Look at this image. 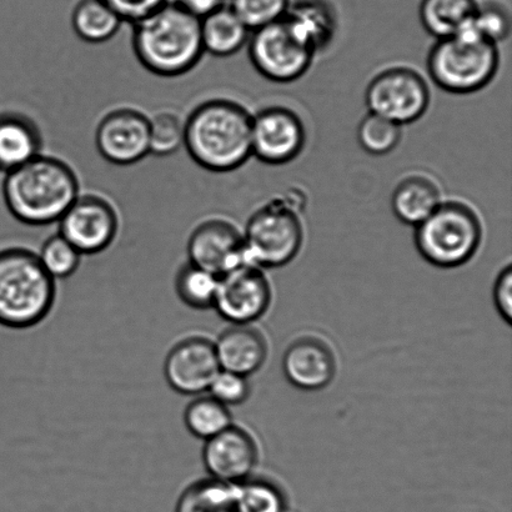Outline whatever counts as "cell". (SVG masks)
Segmentation results:
<instances>
[{"label": "cell", "instance_id": "6da1fadb", "mask_svg": "<svg viewBox=\"0 0 512 512\" xmlns=\"http://www.w3.org/2000/svg\"><path fill=\"white\" fill-rule=\"evenodd\" d=\"M252 120L233 100H208L185 119L184 148L208 172H234L252 157Z\"/></svg>", "mask_w": 512, "mask_h": 512}, {"label": "cell", "instance_id": "7a4b0ae2", "mask_svg": "<svg viewBox=\"0 0 512 512\" xmlns=\"http://www.w3.org/2000/svg\"><path fill=\"white\" fill-rule=\"evenodd\" d=\"M3 199L9 213L29 227L58 223L80 195L77 174L64 160L40 154L5 174Z\"/></svg>", "mask_w": 512, "mask_h": 512}, {"label": "cell", "instance_id": "3957f363", "mask_svg": "<svg viewBox=\"0 0 512 512\" xmlns=\"http://www.w3.org/2000/svg\"><path fill=\"white\" fill-rule=\"evenodd\" d=\"M132 45L139 63L163 78L192 72L205 54L200 19L173 2L133 24Z\"/></svg>", "mask_w": 512, "mask_h": 512}, {"label": "cell", "instance_id": "277c9868", "mask_svg": "<svg viewBox=\"0 0 512 512\" xmlns=\"http://www.w3.org/2000/svg\"><path fill=\"white\" fill-rule=\"evenodd\" d=\"M57 300V281L38 254L25 248L0 250V325L25 330L43 323Z\"/></svg>", "mask_w": 512, "mask_h": 512}, {"label": "cell", "instance_id": "5b68a950", "mask_svg": "<svg viewBox=\"0 0 512 512\" xmlns=\"http://www.w3.org/2000/svg\"><path fill=\"white\" fill-rule=\"evenodd\" d=\"M499 64L498 45L481 37L473 22L453 37L436 40L426 62L433 82L453 94H471L488 87Z\"/></svg>", "mask_w": 512, "mask_h": 512}, {"label": "cell", "instance_id": "8992f818", "mask_svg": "<svg viewBox=\"0 0 512 512\" xmlns=\"http://www.w3.org/2000/svg\"><path fill=\"white\" fill-rule=\"evenodd\" d=\"M415 247L431 265L454 269L468 263L483 240L478 213L463 202H443L415 227Z\"/></svg>", "mask_w": 512, "mask_h": 512}, {"label": "cell", "instance_id": "52a82bcc", "mask_svg": "<svg viewBox=\"0 0 512 512\" xmlns=\"http://www.w3.org/2000/svg\"><path fill=\"white\" fill-rule=\"evenodd\" d=\"M301 200L290 194L270 200L249 218L243 233L249 264L281 268L296 258L304 243Z\"/></svg>", "mask_w": 512, "mask_h": 512}, {"label": "cell", "instance_id": "ba28073f", "mask_svg": "<svg viewBox=\"0 0 512 512\" xmlns=\"http://www.w3.org/2000/svg\"><path fill=\"white\" fill-rule=\"evenodd\" d=\"M249 58L253 67L264 78L275 83H291L308 72L315 57L291 32L284 18L250 34Z\"/></svg>", "mask_w": 512, "mask_h": 512}, {"label": "cell", "instance_id": "9c48e42d", "mask_svg": "<svg viewBox=\"0 0 512 512\" xmlns=\"http://www.w3.org/2000/svg\"><path fill=\"white\" fill-rule=\"evenodd\" d=\"M365 102L369 113L380 115L396 124H411L426 113L430 89L414 69L395 67L384 70L366 88Z\"/></svg>", "mask_w": 512, "mask_h": 512}, {"label": "cell", "instance_id": "30bf717a", "mask_svg": "<svg viewBox=\"0 0 512 512\" xmlns=\"http://www.w3.org/2000/svg\"><path fill=\"white\" fill-rule=\"evenodd\" d=\"M58 224V234L82 255L105 252L119 233L117 209L109 200L95 194H80Z\"/></svg>", "mask_w": 512, "mask_h": 512}, {"label": "cell", "instance_id": "8fae6325", "mask_svg": "<svg viewBox=\"0 0 512 512\" xmlns=\"http://www.w3.org/2000/svg\"><path fill=\"white\" fill-rule=\"evenodd\" d=\"M270 301L263 270L248 263L220 276L213 309L232 325H252L265 314Z\"/></svg>", "mask_w": 512, "mask_h": 512}, {"label": "cell", "instance_id": "7c38bea8", "mask_svg": "<svg viewBox=\"0 0 512 512\" xmlns=\"http://www.w3.org/2000/svg\"><path fill=\"white\" fill-rule=\"evenodd\" d=\"M100 157L118 167L142 162L150 154L149 118L133 108L112 110L95 130Z\"/></svg>", "mask_w": 512, "mask_h": 512}, {"label": "cell", "instance_id": "4fadbf2b", "mask_svg": "<svg viewBox=\"0 0 512 512\" xmlns=\"http://www.w3.org/2000/svg\"><path fill=\"white\" fill-rule=\"evenodd\" d=\"M306 132L303 120L288 108L270 107L253 115L252 157L268 165L293 162L303 152Z\"/></svg>", "mask_w": 512, "mask_h": 512}, {"label": "cell", "instance_id": "5bb4252c", "mask_svg": "<svg viewBox=\"0 0 512 512\" xmlns=\"http://www.w3.org/2000/svg\"><path fill=\"white\" fill-rule=\"evenodd\" d=\"M220 370L214 341L199 335L178 341L164 361L165 380L185 396L207 393Z\"/></svg>", "mask_w": 512, "mask_h": 512}, {"label": "cell", "instance_id": "9a60e30c", "mask_svg": "<svg viewBox=\"0 0 512 512\" xmlns=\"http://www.w3.org/2000/svg\"><path fill=\"white\" fill-rule=\"evenodd\" d=\"M189 263L214 275L248 264L243 233L224 219H209L200 223L188 240Z\"/></svg>", "mask_w": 512, "mask_h": 512}, {"label": "cell", "instance_id": "2e32d148", "mask_svg": "<svg viewBox=\"0 0 512 512\" xmlns=\"http://www.w3.org/2000/svg\"><path fill=\"white\" fill-rule=\"evenodd\" d=\"M204 443L202 459L210 479L239 484L252 476L258 448L247 431L232 425Z\"/></svg>", "mask_w": 512, "mask_h": 512}, {"label": "cell", "instance_id": "e0dca14e", "mask_svg": "<svg viewBox=\"0 0 512 512\" xmlns=\"http://www.w3.org/2000/svg\"><path fill=\"white\" fill-rule=\"evenodd\" d=\"M285 378L295 388L318 391L333 381L336 371L334 354L321 341L311 338L296 340L283 356Z\"/></svg>", "mask_w": 512, "mask_h": 512}, {"label": "cell", "instance_id": "ac0fdd59", "mask_svg": "<svg viewBox=\"0 0 512 512\" xmlns=\"http://www.w3.org/2000/svg\"><path fill=\"white\" fill-rule=\"evenodd\" d=\"M220 369L243 376L256 373L264 365L268 346L252 325H232L214 341Z\"/></svg>", "mask_w": 512, "mask_h": 512}, {"label": "cell", "instance_id": "d6986e66", "mask_svg": "<svg viewBox=\"0 0 512 512\" xmlns=\"http://www.w3.org/2000/svg\"><path fill=\"white\" fill-rule=\"evenodd\" d=\"M42 149V132L33 119L17 112L0 113V173L22 167Z\"/></svg>", "mask_w": 512, "mask_h": 512}, {"label": "cell", "instance_id": "ffe728a7", "mask_svg": "<svg viewBox=\"0 0 512 512\" xmlns=\"http://www.w3.org/2000/svg\"><path fill=\"white\" fill-rule=\"evenodd\" d=\"M284 20L298 39L316 54L329 47L335 37L333 10L321 0H301L288 9Z\"/></svg>", "mask_w": 512, "mask_h": 512}, {"label": "cell", "instance_id": "44dd1931", "mask_svg": "<svg viewBox=\"0 0 512 512\" xmlns=\"http://www.w3.org/2000/svg\"><path fill=\"white\" fill-rule=\"evenodd\" d=\"M439 185L425 175L401 180L391 197V209L401 223L418 227L443 203Z\"/></svg>", "mask_w": 512, "mask_h": 512}, {"label": "cell", "instance_id": "7402d4cb", "mask_svg": "<svg viewBox=\"0 0 512 512\" xmlns=\"http://www.w3.org/2000/svg\"><path fill=\"white\" fill-rule=\"evenodd\" d=\"M204 53L218 58L237 54L247 44L252 30L228 5L200 19Z\"/></svg>", "mask_w": 512, "mask_h": 512}, {"label": "cell", "instance_id": "603a6c76", "mask_svg": "<svg viewBox=\"0 0 512 512\" xmlns=\"http://www.w3.org/2000/svg\"><path fill=\"white\" fill-rule=\"evenodd\" d=\"M478 8L475 0H421L420 20L436 39L449 38L473 22Z\"/></svg>", "mask_w": 512, "mask_h": 512}, {"label": "cell", "instance_id": "cb8c5ba5", "mask_svg": "<svg viewBox=\"0 0 512 512\" xmlns=\"http://www.w3.org/2000/svg\"><path fill=\"white\" fill-rule=\"evenodd\" d=\"M122 24V19L103 0H79L72 12L74 33L89 44L109 42Z\"/></svg>", "mask_w": 512, "mask_h": 512}, {"label": "cell", "instance_id": "d4e9b609", "mask_svg": "<svg viewBox=\"0 0 512 512\" xmlns=\"http://www.w3.org/2000/svg\"><path fill=\"white\" fill-rule=\"evenodd\" d=\"M177 512H242L237 484L209 479L185 490Z\"/></svg>", "mask_w": 512, "mask_h": 512}, {"label": "cell", "instance_id": "484cf974", "mask_svg": "<svg viewBox=\"0 0 512 512\" xmlns=\"http://www.w3.org/2000/svg\"><path fill=\"white\" fill-rule=\"evenodd\" d=\"M184 423L194 438L207 441L232 426L233 416L228 406L213 396H199L185 409Z\"/></svg>", "mask_w": 512, "mask_h": 512}, {"label": "cell", "instance_id": "4316f807", "mask_svg": "<svg viewBox=\"0 0 512 512\" xmlns=\"http://www.w3.org/2000/svg\"><path fill=\"white\" fill-rule=\"evenodd\" d=\"M219 276L192 263L184 264L175 276V293L184 305L194 310L213 309Z\"/></svg>", "mask_w": 512, "mask_h": 512}, {"label": "cell", "instance_id": "83f0119b", "mask_svg": "<svg viewBox=\"0 0 512 512\" xmlns=\"http://www.w3.org/2000/svg\"><path fill=\"white\" fill-rule=\"evenodd\" d=\"M403 129L391 120L369 113L361 120L358 128V142L366 153L381 157L398 147Z\"/></svg>", "mask_w": 512, "mask_h": 512}, {"label": "cell", "instance_id": "f1b7e54d", "mask_svg": "<svg viewBox=\"0 0 512 512\" xmlns=\"http://www.w3.org/2000/svg\"><path fill=\"white\" fill-rule=\"evenodd\" d=\"M150 154L165 158L184 148L185 120L177 113L159 112L149 118Z\"/></svg>", "mask_w": 512, "mask_h": 512}, {"label": "cell", "instance_id": "f546056e", "mask_svg": "<svg viewBox=\"0 0 512 512\" xmlns=\"http://www.w3.org/2000/svg\"><path fill=\"white\" fill-rule=\"evenodd\" d=\"M37 254L40 264L55 281L68 279L77 273L83 258L60 234L45 240Z\"/></svg>", "mask_w": 512, "mask_h": 512}, {"label": "cell", "instance_id": "4dcf8cb0", "mask_svg": "<svg viewBox=\"0 0 512 512\" xmlns=\"http://www.w3.org/2000/svg\"><path fill=\"white\" fill-rule=\"evenodd\" d=\"M228 7L253 32L283 19L290 4L289 0H230Z\"/></svg>", "mask_w": 512, "mask_h": 512}, {"label": "cell", "instance_id": "1f68e13d", "mask_svg": "<svg viewBox=\"0 0 512 512\" xmlns=\"http://www.w3.org/2000/svg\"><path fill=\"white\" fill-rule=\"evenodd\" d=\"M242 512H280L283 498L273 484L263 480H248L237 484Z\"/></svg>", "mask_w": 512, "mask_h": 512}, {"label": "cell", "instance_id": "d6a6232c", "mask_svg": "<svg viewBox=\"0 0 512 512\" xmlns=\"http://www.w3.org/2000/svg\"><path fill=\"white\" fill-rule=\"evenodd\" d=\"M210 396L225 406L242 405L249 399L250 384L247 376L220 370L208 390Z\"/></svg>", "mask_w": 512, "mask_h": 512}, {"label": "cell", "instance_id": "836d02e7", "mask_svg": "<svg viewBox=\"0 0 512 512\" xmlns=\"http://www.w3.org/2000/svg\"><path fill=\"white\" fill-rule=\"evenodd\" d=\"M473 27L481 37L498 45L509 37L511 24L509 14L498 5H486L476 10Z\"/></svg>", "mask_w": 512, "mask_h": 512}, {"label": "cell", "instance_id": "e575fe53", "mask_svg": "<svg viewBox=\"0 0 512 512\" xmlns=\"http://www.w3.org/2000/svg\"><path fill=\"white\" fill-rule=\"evenodd\" d=\"M123 23L135 24L147 18L170 0H103Z\"/></svg>", "mask_w": 512, "mask_h": 512}, {"label": "cell", "instance_id": "d590c367", "mask_svg": "<svg viewBox=\"0 0 512 512\" xmlns=\"http://www.w3.org/2000/svg\"><path fill=\"white\" fill-rule=\"evenodd\" d=\"M494 300L501 318L510 324L512 320V268L506 266L496 279L494 286Z\"/></svg>", "mask_w": 512, "mask_h": 512}, {"label": "cell", "instance_id": "8d00e7d4", "mask_svg": "<svg viewBox=\"0 0 512 512\" xmlns=\"http://www.w3.org/2000/svg\"><path fill=\"white\" fill-rule=\"evenodd\" d=\"M174 4L194 17L202 19L215 10L224 7L225 0H173Z\"/></svg>", "mask_w": 512, "mask_h": 512}]
</instances>
